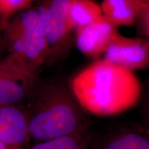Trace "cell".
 <instances>
[{
  "mask_svg": "<svg viewBox=\"0 0 149 149\" xmlns=\"http://www.w3.org/2000/svg\"><path fill=\"white\" fill-rule=\"evenodd\" d=\"M69 87L83 110L97 116L122 114L141 98V86L132 70L101 59L80 71Z\"/></svg>",
  "mask_w": 149,
  "mask_h": 149,
  "instance_id": "obj_1",
  "label": "cell"
},
{
  "mask_svg": "<svg viewBox=\"0 0 149 149\" xmlns=\"http://www.w3.org/2000/svg\"><path fill=\"white\" fill-rule=\"evenodd\" d=\"M27 100L24 109L30 139L38 142L87 131L88 119L62 81L37 82Z\"/></svg>",
  "mask_w": 149,
  "mask_h": 149,
  "instance_id": "obj_2",
  "label": "cell"
},
{
  "mask_svg": "<svg viewBox=\"0 0 149 149\" xmlns=\"http://www.w3.org/2000/svg\"><path fill=\"white\" fill-rule=\"evenodd\" d=\"M3 40L8 54L0 62L31 81H37V72L51 57L45 33L35 8L26 9L9 20Z\"/></svg>",
  "mask_w": 149,
  "mask_h": 149,
  "instance_id": "obj_3",
  "label": "cell"
},
{
  "mask_svg": "<svg viewBox=\"0 0 149 149\" xmlns=\"http://www.w3.org/2000/svg\"><path fill=\"white\" fill-rule=\"evenodd\" d=\"M71 0H42L35 8L45 33L51 56L66 46L71 33L67 24V15Z\"/></svg>",
  "mask_w": 149,
  "mask_h": 149,
  "instance_id": "obj_4",
  "label": "cell"
},
{
  "mask_svg": "<svg viewBox=\"0 0 149 149\" xmlns=\"http://www.w3.org/2000/svg\"><path fill=\"white\" fill-rule=\"evenodd\" d=\"M104 60L133 71L149 66V41L131 38L118 32L104 54Z\"/></svg>",
  "mask_w": 149,
  "mask_h": 149,
  "instance_id": "obj_5",
  "label": "cell"
},
{
  "mask_svg": "<svg viewBox=\"0 0 149 149\" xmlns=\"http://www.w3.org/2000/svg\"><path fill=\"white\" fill-rule=\"evenodd\" d=\"M75 31L76 47L84 55L93 59L104 55L113 37L118 32L117 28L104 15L99 21Z\"/></svg>",
  "mask_w": 149,
  "mask_h": 149,
  "instance_id": "obj_6",
  "label": "cell"
},
{
  "mask_svg": "<svg viewBox=\"0 0 149 149\" xmlns=\"http://www.w3.org/2000/svg\"><path fill=\"white\" fill-rule=\"evenodd\" d=\"M30 137L27 115L22 105H0V140L15 149H24Z\"/></svg>",
  "mask_w": 149,
  "mask_h": 149,
  "instance_id": "obj_7",
  "label": "cell"
},
{
  "mask_svg": "<svg viewBox=\"0 0 149 149\" xmlns=\"http://www.w3.org/2000/svg\"><path fill=\"white\" fill-rule=\"evenodd\" d=\"M37 81H33L0 62V105H21Z\"/></svg>",
  "mask_w": 149,
  "mask_h": 149,
  "instance_id": "obj_8",
  "label": "cell"
},
{
  "mask_svg": "<svg viewBox=\"0 0 149 149\" xmlns=\"http://www.w3.org/2000/svg\"><path fill=\"white\" fill-rule=\"evenodd\" d=\"M143 5L138 0H103L101 8L104 17L118 28L133 26Z\"/></svg>",
  "mask_w": 149,
  "mask_h": 149,
  "instance_id": "obj_9",
  "label": "cell"
},
{
  "mask_svg": "<svg viewBox=\"0 0 149 149\" xmlns=\"http://www.w3.org/2000/svg\"><path fill=\"white\" fill-rule=\"evenodd\" d=\"M102 17L101 6L93 0H71L67 15V24L71 32L97 22Z\"/></svg>",
  "mask_w": 149,
  "mask_h": 149,
  "instance_id": "obj_10",
  "label": "cell"
},
{
  "mask_svg": "<svg viewBox=\"0 0 149 149\" xmlns=\"http://www.w3.org/2000/svg\"><path fill=\"white\" fill-rule=\"evenodd\" d=\"M100 149H149V136L140 129H122L110 135Z\"/></svg>",
  "mask_w": 149,
  "mask_h": 149,
  "instance_id": "obj_11",
  "label": "cell"
},
{
  "mask_svg": "<svg viewBox=\"0 0 149 149\" xmlns=\"http://www.w3.org/2000/svg\"><path fill=\"white\" fill-rule=\"evenodd\" d=\"M87 131L73 134L50 140L38 141L29 149H86L88 144Z\"/></svg>",
  "mask_w": 149,
  "mask_h": 149,
  "instance_id": "obj_12",
  "label": "cell"
},
{
  "mask_svg": "<svg viewBox=\"0 0 149 149\" xmlns=\"http://www.w3.org/2000/svg\"><path fill=\"white\" fill-rule=\"evenodd\" d=\"M35 0H0V17L8 23L11 17L29 8Z\"/></svg>",
  "mask_w": 149,
  "mask_h": 149,
  "instance_id": "obj_13",
  "label": "cell"
},
{
  "mask_svg": "<svg viewBox=\"0 0 149 149\" xmlns=\"http://www.w3.org/2000/svg\"><path fill=\"white\" fill-rule=\"evenodd\" d=\"M137 21L141 33L149 37V3L141 6Z\"/></svg>",
  "mask_w": 149,
  "mask_h": 149,
  "instance_id": "obj_14",
  "label": "cell"
},
{
  "mask_svg": "<svg viewBox=\"0 0 149 149\" xmlns=\"http://www.w3.org/2000/svg\"><path fill=\"white\" fill-rule=\"evenodd\" d=\"M141 116H142V119H141V126L138 127V128L149 136V89L142 107Z\"/></svg>",
  "mask_w": 149,
  "mask_h": 149,
  "instance_id": "obj_15",
  "label": "cell"
},
{
  "mask_svg": "<svg viewBox=\"0 0 149 149\" xmlns=\"http://www.w3.org/2000/svg\"><path fill=\"white\" fill-rule=\"evenodd\" d=\"M6 24L7 22H6L2 17H0V47L4 48L6 50V48L4 40H3V33H4V29Z\"/></svg>",
  "mask_w": 149,
  "mask_h": 149,
  "instance_id": "obj_16",
  "label": "cell"
},
{
  "mask_svg": "<svg viewBox=\"0 0 149 149\" xmlns=\"http://www.w3.org/2000/svg\"><path fill=\"white\" fill-rule=\"evenodd\" d=\"M0 149H15V148H11V147L8 146V145H6L5 143H3L2 141L0 140Z\"/></svg>",
  "mask_w": 149,
  "mask_h": 149,
  "instance_id": "obj_17",
  "label": "cell"
},
{
  "mask_svg": "<svg viewBox=\"0 0 149 149\" xmlns=\"http://www.w3.org/2000/svg\"><path fill=\"white\" fill-rule=\"evenodd\" d=\"M138 1L142 4H146V3H149V0H138Z\"/></svg>",
  "mask_w": 149,
  "mask_h": 149,
  "instance_id": "obj_18",
  "label": "cell"
},
{
  "mask_svg": "<svg viewBox=\"0 0 149 149\" xmlns=\"http://www.w3.org/2000/svg\"><path fill=\"white\" fill-rule=\"evenodd\" d=\"M5 51V49L4 48H1L0 47V56H1V53H3V51Z\"/></svg>",
  "mask_w": 149,
  "mask_h": 149,
  "instance_id": "obj_19",
  "label": "cell"
},
{
  "mask_svg": "<svg viewBox=\"0 0 149 149\" xmlns=\"http://www.w3.org/2000/svg\"><path fill=\"white\" fill-rule=\"evenodd\" d=\"M148 41H149V40H148Z\"/></svg>",
  "mask_w": 149,
  "mask_h": 149,
  "instance_id": "obj_20",
  "label": "cell"
}]
</instances>
